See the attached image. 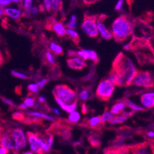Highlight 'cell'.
<instances>
[{"label":"cell","mask_w":154,"mask_h":154,"mask_svg":"<svg viewBox=\"0 0 154 154\" xmlns=\"http://www.w3.org/2000/svg\"><path fill=\"white\" fill-rule=\"evenodd\" d=\"M137 71V68L133 64L132 61L124 53H119L113 61L110 71L115 78L114 85L120 87L131 85Z\"/></svg>","instance_id":"obj_1"},{"label":"cell","mask_w":154,"mask_h":154,"mask_svg":"<svg viewBox=\"0 0 154 154\" xmlns=\"http://www.w3.org/2000/svg\"><path fill=\"white\" fill-rule=\"evenodd\" d=\"M134 22L127 15H120L113 21L111 26L112 38L116 42H122L132 35Z\"/></svg>","instance_id":"obj_2"},{"label":"cell","mask_w":154,"mask_h":154,"mask_svg":"<svg viewBox=\"0 0 154 154\" xmlns=\"http://www.w3.org/2000/svg\"><path fill=\"white\" fill-rule=\"evenodd\" d=\"M52 94L54 98H58L65 104H72L78 101L76 91L65 85H58L54 88Z\"/></svg>","instance_id":"obj_3"},{"label":"cell","mask_w":154,"mask_h":154,"mask_svg":"<svg viewBox=\"0 0 154 154\" xmlns=\"http://www.w3.org/2000/svg\"><path fill=\"white\" fill-rule=\"evenodd\" d=\"M27 141L31 151L36 154H43V149L45 145V139L44 135L28 132Z\"/></svg>","instance_id":"obj_4"},{"label":"cell","mask_w":154,"mask_h":154,"mask_svg":"<svg viewBox=\"0 0 154 154\" xmlns=\"http://www.w3.org/2000/svg\"><path fill=\"white\" fill-rule=\"evenodd\" d=\"M115 85L108 79H104L100 82L96 90V96L102 101H107L113 95Z\"/></svg>","instance_id":"obj_5"},{"label":"cell","mask_w":154,"mask_h":154,"mask_svg":"<svg viewBox=\"0 0 154 154\" xmlns=\"http://www.w3.org/2000/svg\"><path fill=\"white\" fill-rule=\"evenodd\" d=\"M131 85L145 88H152L153 86V78L149 71H137Z\"/></svg>","instance_id":"obj_6"},{"label":"cell","mask_w":154,"mask_h":154,"mask_svg":"<svg viewBox=\"0 0 154 154\" xmlns=\"http://www.w3.org/2000/svg\"><path fill=\"white\" fill-rule=\"evenodd\" d=\"M96 21L97 16L95 15H85L82 22V31L91 38H97L99 35Z\"/></svg>","instance_id":"obj_7"},{"label":"cell","mask_w":154,"mask_h":154,"mask_svg":"<svg viewBox=\"0 0 154 154\" xmlns=\"http://www.w3.org/2000/svg\"><path fill=\"white\" fill-rule=\"evenodd\" d=\"M9 135L13 140L16 147V152H19L24 149L27 146L28 141L27 137L26 136L25 133L23 132L22 129L20 128H12L9 129Z\"/></svg>","instance_id":"obj_8"},{"label":"cell","mask_w":154,"mask_h":154,"mask_svg":"<svg viewBox=\"0 0 154 154\" xmlns=\"http://www.w3.org/2000/svg\"><path fill=\"white\" fill-rule=\"evenodd\" d=\"M133 154H153L152 145L149 142H144L130 147Z\"/></svg>","instance_id":"obj_9"},{"label":"cell","mask_w":154,"mask_h":154,"mask_svg":"<svg viewBox=\"0 0 154 154\" xmlns=\"http://www.w3.org/2000/svg\"><path fill=\"white\" fill-rule=\"evenodd\" d=\"M105 19H106V15H100L98 17H97V30L101 37L103 39L106 40H110L112 38V34L110 30L107 29V28L104 26Z\"/></svg>","instance_id":"obj_10"},{"label":"cell","mask_w":154,"mask_h":154,"mask_svg":"<svg viewBox=\"0 0 154 154\" xmlns=\"http://www.w3.org/2000/svg\"><path fill=\"white\" fill-rule=\"evenodd\" d=\"M0 146L5 147L9 151H12L14 152H16V147H15V144L14 143L13 140L9 135V132H4L2 134V137H0Z\"/></svg>","instance_id":"obj_11"},{"label":"cell","mask_w":154,"mask_h":154,"mask_svg":"<svg viewBox=\"0 0 154 154\" xmlns=\"http://www.w3.org/2000/svg\"><path fill=\"white\" fill-rule=\"evenodd\" d=\"M51 22H48L46 28L47 29L52 30L59 37H64L65 35V28L62 22H56L53 19H50Z\"/></svg>","instance_id":"obj_12"},{"label":"cell","mask_w":154,"mask_h":154,"mask_svg":"<svg viewBox=\"0 0 154 154\" xmlns=\"http://www.w3.org/2000/svg\"><path fill=\"white\" fill-rule=\"evenodd\" d=\"M67 64L70 68L74 70H82L87 67L86 62L82 58L76 56L68 58Z\"/></svg>","instance_id":"obj_13"},{"label":"cell","mask_w":154,"mask_h":154,"mask_svg":"<svg viewBox=\"0 0 154 154\" xmlns=\"http://www.w3.org/2000/svg\"><path fill=\"white\" fill-rule=\"evenodd\" d=\"M140 103L143 107L151 109L154 107V93L153 91L146 92L140 96Z\"/></svg>","instance_id":"obj_14"},{"label":"cell","mask_w":154,"mask_h":154,"mask_svg":"<svg viewBox=\"0 0 154 154\" xmlns=\"http://www.w3.org/2000/svg\"><path fill=\"white\" fill-rule=\"evenodd\" d=\"M81 125H84L85 127H91V128L95 129V130H100L101 127H103V124L100 120V116L91 117L89 120H85Z\"/></svg>","instance_id":"obj_15"},{"label":"cell","mask_w":154,"mask_h":154,"mask_svg":"<svg viewBox=\"0 0 154 154\" xmlns=\"http://www.w3.org/2000/svg\"><path fill=\"white\" fill-rule=\"evenodd\" d=\"M26 116H29V117H38L41 119H45V120H50V121H53L54 120V117L48 115L46 113H42V112H36V111H29L24 113Z\"/></svg>","instance_id":"obj_16"},{"label":"cell","mask_w":154,"mask_h":154,"mask_svg":"<svg viewBox=\"0 0 154 154\" xmlns=\"http://www.w3.org/2000/svg\"><path fill=\"white\" fill-rule=\"evenodd\" d=\"M5 15L9 18L17 20L21 17V12L15 8H5Z\"/></svg>","instance_id":"obj_17"},{"label":"cell","mask_w":154,"mask_h":154,"mask_svg":"<svg viewBox=\"0 0 154 154\" xmlns=\"http://www.w3.org/2000/svg\"><path fill=\"white\" fill-rule=\"evenodd\" d=\"M123 101L125 103L126 107H129L131 110H134V111H144V110H146V109L143 108V107H141L139 104L135 103L132 100H129L127 98H124Z\"/></svg>","instance_id":"obj_18"},{"label":"cell","mask_w":154,"mask_h":154,"mask_svg":"<svg viewBox=\"0 0 154 154\" xmlns=\"http://www.w3.org/2000/svg\"><path fill=\"white\" fill-rule=\"evenodd\" d=\"M54 99H55L56 102L58 103V104L59 105L60 107H61V108L64 110V111H66V112H68V113H70L73 111H75V110H76L77 102L72 103V104H65V103H64L63 102H61L60 100H58V98H54Z\"/></svg>","instance_id":"obj_19"},{"label":"cell","mask_w":154,"mask_h":154,"mask_svg":"<svg viewBox=\"0 0 154 154\" xmlns=\"http://www.w3.org/2000/svg\"><path fill=\"white\" fill-rule=\"evenodd\" d=\"M104 154H129L128 149L125 146L119 148L111 147L109 149H105Z\"/></svg>","instance_id":"obj_20"},{"label":"cell","mask_w":154,"mask_h":154,"mask_svg":"<svg viewBox=\"0 0 154 154\" xmlns=\"http://www.w3.org/2000/svg\"><path fill=\"white\" fill-rule=\"evenodd\" d=\"M125 107H126V105L125 103H124V101L118 102V103H115V104L112 106L110 112H111L113 114H114V115L120 114V113L124 110Z\"/></svg>","instance_id":"obj_21"},{"label":"cell","mask_w":154,"mask_h":154,"mask_svg":"<svg viewBox=\"0 0 154 154\" xmlns=\"http://www.w3.org/2000/svg\"><path fill=\"white\" fill-rule=\"evenodd\" d=\"M65 35L68 36L69 38H71V39L72 40L75 44H78L80 42V37L79 35H78V32L76 31H75L74 29H65Z\"/></svg>","instance_id":"obj_22"},{"label":"cell","mask_w":154,"mask_h":154,"mask_svg":"<svg viewBox=\"0 0 154 154\" xmlns=\"http://www.w3.org/2000/svg\"><path fill=\"white\" fill-rule=\"evenodd\" d=\"M115 115L113 114L110 110H108V109H105L104 112L103 113V114L100 117V120H101V123L104 125V124L106 122H110V120H113L114 118Z\"/></svg>","instance_id":"obj_23"},{"label":"cell","mask_w":154,"mask_h":154,"mask_svg":"<svg viewBox=\"0 0 154 154\" xmlns=\"http://www.w3.org/2000/svg\"><path fill=\"white\" fill-rule=\"evenodd\" d=\"M49 48L51 51L57 55H62L64 54L62 48L59 45L56 44L55 42H51L49 45Z\"/></svg>","instance_id":"obj_24"},{"label":"cell","mask_w":154,"mask_h":154,"mask_svg":"<svg viewBox=\"0 0 154 154\" xmlns=\"http://www.w3.org/2000/svg\"><path fill=\"white\" fill-rule=\"evenodd\" d=\"M80 118H81L80 113L77 111H73L70 113V115L68 119V122L70 123V124H75L79 121Z\"/></svg>","instance_id":"obj_25"},{"label":"cell","mask_w":154,"mask_h":154,"mask_svg":"<svg viewBox=\"0 0 154 154\" xmlns=\"http://www.w3.org/2000/svg\"><path fill=\"white\" fill-rule=\"evenodd\" d=\"M84 51H85V52L86 53L88 59L91 60V61H94V62H98L99 59L96 51H93V50H87V49H84Z\"/></svg>","instance_id":"obj_26"},{"label":"cell","mask_w":154,"mask_h":154,"mask_svg":"<svg viewBox=\"0 0 154 154\" xmlns=\"http://www.w3.org/2000/svg\"><path fill=\"white\" fill-rule=\"evenodd\" d=\"M62 6L61 0H51V9L53 12H57L60 10Z\"/></svg>","instance_id":"obj_27"},{"label":"cell","mask_w":154,"mask_h":154,"mask_svg":"<svg viewBox=\"0 0 154 154\" xmlns=\"http://www.w3.org/2000/svg\"><path fill=\"white\" fill-rule=\"evenodd\" d=\"M66 27L68 29H75L77 27V15H73L72 16L70 19L69 22L67 23Z\"/></svg>","instance_id":"obj_28"},{"label":"cell","mask_w":154,"mask_h":154,"mask_svg":"<svg viewBox=\"0 0 154 154\" xmlns=\"http://www.w3.org/2000/svg\"><path fill=\"white\" fill-rule=\"evenodd\" d=\"M78 96H79V98L81 100L85 101V100H87L90 97V91L88 90V89H83V90L81 91Z\"/></svg>","instance_id":"obj_29"},{"label":"cell","mask_w":154,"mask_h":154,"mask_svg":"<svg viewBox=\"0 0 154 154\" xmlns=\"http://www.w3.org/2000/svg\"><path fill=\"white\" fill-rule=\"evenodd\" d=\"M127 120V117L125 116H118V117H114V118L112 120H110V124H121V123L125 122L126 120Z\"/></svg>","instance_id":"obj_30"},{"label":"cell","mask_w":154,"mask_h":154,"mask_svg":"<svg viewBox=\"0 0 154 154\" xmlns=\"http://www.w3.org/2000/svg\"><path fill=\"white\" fill-rule=\"evenodd\" d=\"M35 103V97H29L24 100V104L27 107H33Z\"/></svg>","instance_id":"obj_31"},{"label":"cell","mask_w":154,"mask_h":154,"mask_svg":"<svg viewBox=\"0 0 154 154\" xmlns=\"http://www.w3.org/2000/svg\"><path fill=\"white\" fill-rule=\"evenodd\" d=\"M12 118L15 120H19V121H21V122H23L24 119L26 117V114L22 112H15L12 114Z\"/></svg>","instance_id":"obj_32"},{"label":"cell","mask_w":154,"mask_h":154,"mask_svg":"<svg viewBox=\"0 0 154 154\" xmlns=\"http://www.w3.org/2000/svg\"><path fill=\"white\" fill-rule=\"evenodd\" d=\"M0 99H1V100H2V101L5 104L8 105V106H9L11 109H13V108H15V107H16V105L15 104V103H14L12 100H9V99L6 98V97H0Z\"/></svg>","instance_id":"obj_33"},{"label":"cell","mask_w":154,"mask_h":154,"mask_svg":"<svg viewBox=\"0 0 154 154\" xmlns=\"http://www.w3.org/2000/svg\"><path fill=\"white\" fill-rule=\"evenodd\" d=\"M89 142L91 143V144L92 146H100V140L98 139V138H97L96 137H94V136H91V137H89Z\"/></svg>","instance_id":"obj_34"},{"label":"cell","mask_w":154,"mask_h":154,"mask_svg":"<svg viewBox=\"0 0 154 154\" xmlns=\"http://www.w3.org/2000/svg\"><path fill=\"white\" fill-rule=\"evenodd\" d=\"M11 73H12V75H13L14 77H15V78H20V79L27 80L29 78L26 75H25V74H23V73L19 72V71H12V72Z\"/></svg>","instance_id":"obj_35"},{"label":"cell","mask_w":154,"mask_h":154,"mask_svg":"<svg viewBox=\"0 0 154 154\" xmlns=\"http://www.w3.org/2000/svg\"><path fill=\"white\" fill-rule=\"evenodd\" d=\"M23 7L25 12H29L31 8L32 7V0H24Z\"/></svg>","instance_id":"obj_36"},{"label":"cell","mask_w":154,"mask_h":154,"mask_svg":"<svg viewBox=\"0 0 154 154\" xmlns=\"http://www.w3.org/2000/svg\"><path fill=\"white\" fill-rule=\"evenodd\" d=\"M28 90L31 92V94L38 93L39 91V87L37 84H31L28 86Z\"/></svg>","instance_id":"obj_37"},{"label":"cell","mask_w":154,"mask_h":154,"mask_svg":"<svg viewBox=\"0 0 154 154\" xmlns=\"http://www.w3.org/2000/svg\"><path fill=\"white\" fill-rule=\"evenodd\" d=\"M45 59L47 60L48 62L50 63L51 64H53L54 63V58L53 54L50 52L49 51H47L45 53Z\"/></svg>","instance_id":"obj_38"},{"label":"cell","mask_w":154,"mask_h":154,"mask_svg":"<svg viewBox=\"0 0 154 154\" xmlns=\"http://www.w3.org/2000/svg\"><path fill=\"white\" fill-rule=\"evenodd\" d=\"M43 5H44L45 8L47 9V11H50L51 8V0H44Z\"/></svg>","instance_id":"obj_39"},{"label":"cell","mask_w":154,"mask_h":154,"mask_svg":"<svg viewBox=\"0 0 154 154\" xmlns=\"http://www.w3.org/2000/svg\"><path fill=\"white\" fill-rule=\"evenodd\" d=\"M48 79H46V78H43L42 80H39L38 82L37 85H38L39 88H43L45 87V85L48 83Z\"/></svg>","instance_id":"obj_40"},{"label":"cell","mask_w":154,"mask_h":154,"mask_svg":"<svg viewBox=\"0 0 154 154\" xmlns=\"http://www.w3.org/2000/svg\"><path fill=\"white\" fill-rule=\"evenodd\" d=\"M123 3H124V0H118L117 2V5L115 6V9L117 11H120V9H122Z\"/></svg>","instance_id":"obj_41"},{"label":"cell","mask_w":154,"mask_h":154,"mask_svg":"<svg viewBox=\"0 0 154 154\" xmlns=\"http://www.w3.org/2000/svg\"><path fill=\"white\" fill-rule=\"evenodd\" d=\"M39 12V9L37 6H32L31 8L30 11H29V13H31L32 15H37Z\"/></svg>","instance_id":"obj_42"},{"label":"cell","mask_w":154,"mask_h":154,"mask_svg":"<svg viewBox=\"0 0 154 154\" xmlns=\"http://www.w3.org/2000/svg\"><path fill=\"white\" fill-rule=\"evenodd\" d=\"M9 151L7 149H5V147H2V146H0V154H9Z\"/></svg>","instance_id":"obj_43"},{"label":"cell","mask_w":154,"mask_h":154,"mask_svg":"<svg viewBox=\"0 0 154 154\" xmlns=\"http://www.w3.org/2000/svg\"><path fill=\"white\" fill-rule=\"evenodd\" d=\"M146 137H147L148 139H150V140L153 139V137H154L153 131H148V132L146 133Z\"/></svg>","instance_id":"obj_44"},{"label":"cell","mask_w":154,"mask_h":154,"mask_svg":"<svg viewBox=\"0 0 154 154\" xmlns=\"http://www.w3.org/2000/svg\"><path fill=\"white\" fill-rule=\"evenodd\" d=\"M82 113H84V114H86V113H88V108H87V106H86V104H85V103H83V104H82Z\"/></svg>","instance_id":"obj_45"},{"label":"cell","mask_w":154,"mask_h":154,"mask_svg":"<svg viewBox=\"0 0 154 154\" xmlns=\"http://www.w3.org/2000/svg\"><path fill=\"white\" fill-rule=\"evenodd\" d=\"M77 55L76 51H68V56H69L70 58H72V57H75V56Z\"/></svg>","instance_id":"obj_46"},{"label":"cell","mask_w":154,"mask_h":154,"mask_svg":"<svg viewBox=\"0 0 154 154\" xmlns=\"http://www.w3.org/2000/svg\"><path fill=\"white\" fill-rule=\"evenodd\" d=\"M5 15V8L3 6H0V18Z\"/></svg>","instance_id":"obj_47"},{"label":"cell","mask_w":154,"mask_h":154,"mask_svg":"<svg viewBox=\"0 0 154 154\" xmlns=\"http://www.w3.org/2000/svg\"><path fill=\"white\" fill-rule=\"evenodd\" d=\"M38 100H39V102H40V103H45V102H46L45 97H42V96L39 97Z\"/></svg>","instance_id":"obj_48"},{"label":"cell","mask_w":154,"mask_h":154,"mask_svg":"<svg viewBox=\"0 0 154 154\" xmlns=\"http://www.w3.org/2000/svg\"><path fill=\"white\" fill-rule=\"evenodd\" d=\"M18 108L21 109V110H26V109H27V107H26L24 103H22V104H20L19 107H18Z\"/></svg>","instance_id":"obj_49"},{"label":"cell","mask_w":154,"mask_h":154,"mask_svg":"<svg viewBox=\"0 0 154 154\" xmlns=\"http://www.w3.org/2000/svg\"><path fill=\"white\" fill-rule=\"evenodd\" d=\"M124 48L125 50H127V51H130V50H131V45H130V43H128L127 45H124Z\"/></svg>","instance_id":"obj_50"},{"label":"cell","mask_w":154,"mask_h":154,"mask_svg":"<svg viewBox=\"0 0 154 154\" xmlns=\"http://www.w3.org/2000/svg\"><path fill=\"white\" fill-rule=\"evenodd\" d=\"M21 154H36V153L33 152L32 151L29 150V151H25V152H22Z\"/></svg>","instance_id":"obj_51"},{"label":"cell","mask_w":154,"mask_h":154,"mask_svg":"<svg viewBox=\"0 0 154 154\" xmlns=\"http://www.w3.org/2000/svg\"><path fill=\"white\" fill-rule=\"evenodd\" d=\"M52 111L54 112V113H55V114H57V115H58V114H60V112H59V110H58V109H55V108L52 109Z\"/></svg>","instance_id":"obj_52"},{"label":"cell","mask_w":154,"mask_h":154,"mask_svg":"<svg viewBox=\"0 0 154 154\" xmlns=\"http://www.w3.org/2000/svg\"><path fill=\"white\" fill-rule=\"evenodd\" d=\"M3 133H4V131H3V130H2V128H1V127H0V137H2V135Z\"/></svg>","instance_id":"obj_53"},{"label":"cell","mask_w":154,"mask_h":154,"mask_svg":"<svg viewBox=\"0 0 154 154\" xmlns=\"http://www.w3.org/2000/svg\"><path fill=\"white\" fill-rule=\"evenodd\" d=\"M86 1L88 2H97V1H100V0H86Z\"/></svg>","instance_id":"obj_54"},{"label":"cell","mask_w":154,"mask_h":154,"mask_svg":"<svg viewBox=\"0 0 154 154\" xmlns=\"http://www.w3.org/2000/svg\"><path fill=\"white\" fill-rule=\"evenodd\" d=\"M12 2H15V3H19L20 0H12Z\"/></svg>","instance_id":"obj_55"},{"label":"cell","mask_w":154,"mask_h":154,"mask_svg":"<svg viewBox=\"0 0 154 154\" xmlns=\"http://www.w3.org/2000/svg\"><path fill=\"white\" fill-rule=\"evenodd\" d=\"M2 56L0 54V64H2Z\"/></svg>","instance_id":"obj_56"},{"label":"cell","mask_w":154,"mask_h":154,"mask_svg":"<svg viewBox=\"0 0 154 154\" xmlns=\"http://www.w3.org/2000/svg\"><path fill=\"white\" fill-rule=\"evenodd\" d=\"M22 0H20V2H22Z\"/></svg>","instance_id":"obj_57"}]
</instances>
